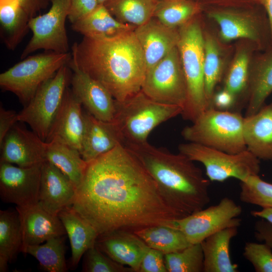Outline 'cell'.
I'll return each instance as SVG.
<instances>
[{"label":"cell","instance_id":"484cf974","mask_svg":"<svg viewBox=\"0 0 272 272\" xmlns=\"http://www.w3.org/2000/svg\"><path fill=\"white\" fill-rule=\"evenodd\" d=\"M72 28L84 37L102 39L132 31L136 27L119 21L104 5H100L89 15L72 24Z\"/></svg>","mask_w":272,"mask_h":272},{"label":"cell","instance_id":"4316f807","mask_svg":"<svg viewBox=\"0 0 272 272\" xmlns=\"http://www.w3.org/2000/svg\"><path fill=\"white\" fill-rule=\"evenodd\" d=\"M272 93V47L250 70L246 116L257 112Z\"/></svg>","mask_w":272,"mask_h":272},{"label":"cell","instance_id":"7a4b0ae2","mask_svg":"<svg viewBox=\"0 0 272 272\" xmlns=\"http://www.w3.org/2000/svg\"><path fill=\"white\" fill-rule=\"evenodd\" d=\"M133 31L102 39L84 37L72 46V58L78 67L101 83L118 102L141 90L147 72Z\"/></svg>","mask_w":272,"mask_h":272},{"label":"cell","instance_id":"cb8c5ba5","mask_svg":"<svg viewBox=\"0 0 272 272\" xmlns=\"http://www.w3.org/2000/svg\"><path fill=\"white\" fill-rule=\"evenodd\" d=\"M57 215L64 227L71 244L70 266L72 269H75L86 251L95 245L99 234L72 206L62 210Z\"/></svg>","mask_w":272,"mask_h":272},{"label":"cell","instance_id":"d4e9b609","mask_svg":"<svg viewBox=\"0 0 272 272\" xmlns=\"http://www.w3.org/2000/svg\"><path fill=\"white\" fill-rule=\"evenodd\" d=\"M238 233V227H229L209 236L201 242L203 253V271L237 272L231 260L230 246Z\"/></svg>","mask_w":272,"mask_h":272},{"label":"cell","instance_id":"4fadbf2b","mask_svg":"<svg viewBox=\"0 0 272 272\" xmlns=\"http://www.w3.org/2000/svg\"><path fill=\"white\" fill-rule=\"evenodd\" d=\"M42 163L22 167L1 161L0 196L2 200L15 204L19 207L38 203Z\"/></svg>","mask_w":272,"mask_h":272},{"label":"cell","instance_id":"6da1fadb","mask_svg":"<svg viewBox=\"0 0 272 272\" xmlns=\"http://www.w3.org/2000/svg\"><path fill=\"white\" fill-rule=\"evenodd\" d=\"M72 207L99 234L170 226L182 218L168 205L154 179L123 145L88 163Z\"/></svg>","mask_w":272,"mask_h":272},{"label":"cell","instance_id":"277c9868","mask_svg":"<svg viewBox=\"0 0 272 272\" xmlns=\"http://www.w3.org/2000/svg\"><path fill=\"white\" fill-rule=\"evenodd\" d=\"M177 48L187 88L186 101L181 115L184 120L193 122L212 108L205 92V38L197 22L190 21L181 27Z\"/></svg>","mask_w":272,"mask_h":272},{"label":"cell","instance_id":"30bf717a","mask_svg":"<svg viewBox=\"0 0 272 272\" xmlns=\"http://www.w3.org/2000/svg\"><path fill=\"white\" fill-rule=\"evenodd\" d=\"M141 91L157 102L177 105L183 110L187 88L177 46L147 69Z\"/></svg>","mask_w":272,"mask_h":272},{"label":"cell","instance_id":"e575fe53","mask_svg":"<svg viewBox=\"0 0 272 272\" xmlns=\"http://www.w3.org/2000/svg\"><path fill=\"white\" fill-rule=\"evenodd\" d=\"M223 74L220 50L215 40L210 36L205 38V59L203 65L205 92L211 107L216 85Z\"/></svg>","mask_w":272,"mask_h":272},{"label":"cell","instance_id":"5bb4252c","mask_svg":"<svg viewBox=\"0 0 272 272\" xmlns=\"http://www.w3.org/2000/svg\"><path fill=\"white\" fill-rule=\"evenodd\" d=\"M67 64L73 72L71 89L87 112L99 120L113 121L116 100L111 94L101 83L81 70L72 57Z\"/></svg>","mask_w":272,"mask_h":272},{"label":"cell","instance_id":"8d00e7d4","mask_svg":"<svg viewBox=\"0 0 272 272\" xmlns=\"http://www.w3.org/2000/svg\"><path fill=\"white\" fill-rule=\"evenodd\" d=\"M240 199L244 203L272 208V183L251 175L240 181Z\"/></svg>","mask_w":272,"mask_h":272},{"label":"cell","instance_id":"8992f818","mask_svg":"<svg viewBox=\"0 0 272 272\" xmlns=\"http://www.w3.org/2000/svg\"><path fill=\"white\" fill-rule=\"evenodd\" d=\"M182 108L157 102L141 90L122 102L116 101L113 121L123 138V144L148 142V138L157 126L181 115Z\"/></svg>","mask_w":272,"mask_h":272},{"label":"cell","instance_id":"f546056e","mask_svg":"<svg viewBox=\"0 0 272 272\" xmlns=\"http://www.w3.org/2000/svg\"><path fill=\"white\" fill-rule=\"evenodd\" d=\"M30 19L16 0H0L1 36L8 49L14 50L24 38Z\"/></svg>","mask_w":272,"mask_h":272},{"label":"cell","instance_id":"74e56055","mask_svg":"<svg viewBox=\"0 0 272 272\" xmlns=\"http://www.w3.org/2000/svg\"><path fill=\"white\" fill-rule=\"evenodd\" d=\"M249 57L245 50L236 55L227 74L224 89L238 98L244 92H247L249 78Z\"/></svg>","mask_w":272,"mask_h":272},{"label":"cell","instance_id":"d590c367","mask_svg":"<svg viewBox=\"0 0 272 272\" xmlns=\"http://www.w3.org/2000/svg\"><path fill=\"white\" fill-rule=\"evenodd\" d=\"M168 272L203 271V253L201 243L191 244L179 251L165 255Z\"/></svg>","mask_w":272,"mask_h":272},{"label":"cell","instance_id":"7dc6e473","mask_svg":"<svg viewBox=\"0 0 272 272\" xmlns=\"http://www.w3.org/2000/svg\"><path fill=\"white\" fill-rule=\"evenodd\" d=\"M205 2L222 6H242L257 4L256 0H204Z\"/></svg>","mask_w":272,"mask_h":272},{"label":"cell","instance_id":"9a60e30c","mask_svg":"<svg viewBox=\"0 0 272 272\" xmlns=\"http://www.w3.org/2000/svg\"><path fill=\"white\" fill-rule=\"evenodd\" d=\"M46 144L33 131L16 123L0 145L1 161L22 167L41 164L46 161Z\"/></svg>","mask_w":272,"mask_h":272},{"label":"cell","instance_id":"44dd1931","mask_svg":"<svg viewBox=\"0 0 272 272\" xmlns=\"http://www.w3.org/2000/svg\"><path fill=\"white\" fill-rule=\"evenodd\" d=\"M85 130L80 154L87 163L123 145V138L114 121L97 119L84 112Z\"/></svg>","mask_w":272,"mask_h":272},{"label":"cell","instance_id":"836d02e7","mask_svg":"<svg viewBox=\"0 0 272 272\" xmlns=\"http://www.w3.org/2000/svg\"><path fill=\"white\" fill-rule=\"evenodd\" d=\"M200 10V3L192 0H159L153 18L176 29L191 21Z\"/></svg>","mask_w":272,"mask_h":272},{"label":"cell","instance_id":"b9f144b4","mask_svg":"<svg viewBox=\"0 0 272 272\" xmlns=\"http://www.w3.org/2000/svg\"><path fill=\"white\" fill-rule=\"evenodd\" d=\"M100 5L98 0H71L67 18L73 24L89 15Z\"/></svg>","mask_w":272,"mask_h":272},{"label":"cell","instance_id":"5b68a950","mask_svg":"<svg viewBox=\"0 0 272 272\" xmlns=\"http://www.w3.org/2000/svg\"><path fill=\"white\" fill-rule=\"evenodd\" d=\"M244 119L238 112L212 107L201 113L191 125L184 127L181 134L188 142L237 154L247 150Z\"/></svg>","mask_w":272,"mask_h":272},{"label":"cell","instance_id":"7402d4cb","mask_svg":"<svg viewBox=\"0 0 272 272\" xmlns=\"http://www.w3.org/2000/svg\"><path fill=\"white\" fill-rule=\"evenodd\" d=\"M82 106L72 89L67 87L61 108L46 142L55 139L80 153L85 130L84 112Z\"/></svg>","mask_w":272,"mask_h":272},{"label":"cell","instance_id":"52a82bcc","mask_svg":"<svg viewBox=\"0 0 272 272\" xmlns=\"http://www.w3.org/2000/svg\"><path fill=\"white\" fill-rule=\"evenodd\" d=\"M72 53L49 51L28 56L0 74V87L26 106L39 88L69 63Z\"/></svg>","mask_w":272,"mask_h":272},{"label":"cell","instance_id":"ee69618b","mask_svg":"<svg viewBox=\"0 0 272 272\" xmlns=\"http://www.w3.org/2000/svg\"><path fill=\"white\" fill-rule=\"evenodd\" d=\"M18 113L12 110L5 109L2 105L0 107V145L10 130L16 124Z\"/></svg>","mask_w":272,"mask_h":272},{"label":"cell","instance_id":"60d3db41","mask_svg":"<svg viewBox=\"0 0 272 272\" xmlns=\"http://www.w3.org/2000/svg\"><path fill=\"white\" fill-rule=\"evenodd\" d=\"M139 272H167L165 254L149 247L142 258Z\"/></svg>","mask_w":272,"mask_h":272},{"label":"cell","instance_id":"d6986e66","mask_svg":"<svg viewBox=\"0 0 272 272\" xmlns=\"http://www.w3.org/2000/svg\"><path fill=\"white\" fill-rule=\"evenodd\" d=\"M16 209L21 224L22 250L28 245L40 244L52 238L66 234L58 215L48 212L38 203L25 207L16 206Z\"/></svg>","mask_w":272,"mask_h":272},{"label":"cell","instance_id":"9c48e42d","mask_svg":"<svg viewBox=\"0 0 272 272\" xmlns=\"http://www.w3.org/2000/svg\"><path fill=\"white\" fill-rule=\"evenodd\" d=\"M178 149L191 161L201 163L211 181L230 178L241 181L260 171L259 159L247 150L231 154L192 142L180 144Z\"/></svg>","mask_w":272,"mask_h":272},{"label":"cell","instance_id":"83f0119b","mask_svg":"<svg viewBox=\"0 0 272 272\" xmlns=\"http://www.w3.org/2000/svg\"><path fill=\"white\" fill-rule=\"evenodd\" d=\"M23 234L19 213L16 209L0 211V271L8 270L22 252Z\"/></svg>","mask_w":272,"mask_h":272},{"label":"cell","instance_id":"ab89813d","mask_svg":"<svg viewBox=\"0 0 272 272\" xmlns=\"http://www.w3.org/2000/svg\"><path fill=\"white\" fill-rule=\"evenodd\" d=\"M256 272H272V249L265 243L248 242L243 253Z\"/></svg>","mask_w":272,"mask_h":272},{"label":"cell","instance_id":"bcb514c9","mask_svg":"<svg viewBox=\"0 0 272 272\" xmlns=\"http://www.w3.org/2000/svg\"><path fill=\"white\" fill-rule=\"evenodd\" d=\"M31 18L36 16L37 13L46 9L50 0H16Z\"/></svg>","mask_w":272,"mask_h":272},{"label":"cell","instance_id":"603a6c76","mask_svg":"<svg viewBox=\"0 0 272 272\" xmlns=\"http://www.w3.org/2000/svg\"><path fill=\"white\" fill-rule=\"evenodd\" d=\"M243 137L248 151L259 159L272 160V102L244 117Z\"/></svg>","mask_w":272,"mask_h":272},{"label":"cell","instance_id":"7c38bea8","mask_svg":"<svg viewBox=\"0 0 272 272\" xmlns=\"http://www.w3.org/2000/svg\"><path fill=\"white\" fill-rule=\"evenodd\" d=\"M50 3L47 13L30 19L29 26L33 35L21 54V59L41 49L56 53L69 52L65 23L71 0H50Z\"/></svg>","mask_w":272,"mask_h":272},{"label":"cell","instance_id":"7bdbcfd3","mask_svg":"<svg viewBox=\"0 0 272 272\" xmlns=\"http://www.w3.org/2000/svg\"><path fill=\"white\" fill-rule=\"evenodd\" d=\"M237 102L235 96L229 91L223 89L214 94L212 99V106L219 110L231 111Z\"/></svg>","mask_w":272,"mask_h":272},{"label":"cell","instance_id":"1f68e13d","mask_svg":"<svg viewBox=\"0 0 272 272\" xmlns=\"http://www.w3.org/2000/svg\"><path fill=\"white\" fill-rule=\"evenodd\" d=\"M159 0H107L104 5L119 21L135 27L153 18Z\"/></svg>","mask_w":272,"mask_h":272},{"label":"cell","instance_id":"ffe728a7","mask_svg":"<svg viewBox=\"0 0 272 272\" xmlns=\"http://www.w3.org/2000/svg\"><path fill=\"white\" fill-rule=\"evenodd\" d=\"M133 32L142 48L147 70L177 46L179 31L154 18L136 27Z\"/></svg>","mask_w":272,"mask_h":272},{"label":"cell","instance_id":"f907efd6","mask_svg":"<svg viewBox=\"0 0 272 272\" xmlns=\"http://www.w3.org/2000/svg\"><path fill=\"white\" fill-rule=\"evenodd\" d=\"M107 0H98L100 5H103Z\"/></svg>","mask_w":272,"mask_h":272},{"label":"cell","instance_id":"f35d334b","mask_svg":"<svg viewBox=\"0 0 272 272\" xmlns=\"http://www.w3.org/2000/svg\"><path fill=\"white\" fill-rule=\"evenodd\" d=\"M82 271L84 272H133L127 266L118 263L109 257L95 245L84 254Z\"/></svg>","mask_w":272,"mask_h":272},{"label":"cell","instance_id":"c3c4849f","mask_svg":"<svg viewBox=\"0 0 272 272\" xmlns=\"http://www.w3.org/2000/svg\"><path fill=\"white\" fill-rule=\"evenodd\" d=\"M256 2L263 8L267 16L272 41V0H256Z\"/></svg>","mask_w":272,"mask_h":272},{"label":"cell","instance_id":"3957f363","mask_svg":"<svg viewBox=\"0 0 272 272\" xmlns=\"http://www.w3.org/2000/svg\"><path fill=\"white\" fill-rule=\"evenodd\" d=\"M123 146L154 179L168 205L182 218L204 209L210 202V181L186 156L155 147L148 142Z\"/></svg>","mask_w":272,"mask_h":272},{"label":"cell","instance_id":"ba28073f","mask_svg":"<svg viewBox=\"0 0 272 272\" xmlns=\"http://www.w3.org/2000/svg\"><path fill=\"white\" fill-rule=\"evenodd\" d=\"M68 64L61 66L37 90L18 115L43 141L48 139L62 104L72 74Z\"/></svg>","mask_w":272,"mask_h":272},{"label":"cell","instance_id":"8fae6325","mask_svg":"<svg viewBox=\"0 0 272 272\" xmlns=\"http://www.w3.org/2000/svg\"><path fill=\"white\" fill-rule=\"evenodd\" d=\"M242 212L240 205L225 197L216 205L174 220L171 226L180 230L190 244L200 243L222 230L239 227Z\"/></svg>","mask_w":272,"mask_h":272},{"label":"cell","instance_id":"2e32d148","mask_svg":"<svg viewBox=\"0 0 272 272\" xmlns=\"http://www.w3.org/2000/svg\"><path fill=\"white\" fill-rule=\"evenodd\" d=\"M95 245L109 257L139 272L142 258L149 247L133 232L116 230L99 234Z\"/></svg>","mask_w":272,"mask_h":272},{"label":"cell","instance_id":"d6a6232c","mask_svg":"<svg viewBox=\"0 0 272 272\" xmlns=\"http://www.w3.org/2000/svg\"><path fill=\"white\" fill-rule=\"evenodd\" d=\"M64 235L48 239L43 244L28 245L22 252L35 258L44 271L65 272L67 271L65 258Z\"/></svg>","mask_w":272,"mask_h":272},{"label":"cell","instance_id":"ac0fdd59","mask_svg":"<svg viewBox=\"0 0 272 272\" xmlns=\"http://www.w3.org/2000/svg\"><path fill=\"white\" fill-rule=\"evenodd\" d=\"M220 27V36L224 41L245 38L262 43L264 30L262 20L253 13L230 8H214L208 13Z\"/></svg>","mask_w":272,"mask_h":272},{"label":"cell","instance_id":"f1b7e54d","mask_svg":"<svg viewBox=\"0 0 272 272\" xmlns=\"http://www.w3.org/2000/svg\"><path fill=\"white\" fill-rule=\"evenodd\" d=\"M46 143V161L60 170L77 188L84 178L88 163L78 150L57 139Z\"/></svg>","mask_w":272,"mask_h":272},{"label":"cell","instance_id":"e0dca14e","mask_svg":"<svg viewBox=\"0 0 272 272\" xmlns=\"http://www.w3.org/2000/svg\"><path fill=\"white\" fill-rule=\"evenodd\" d=\"M76 191V186L60 170L47 161L42 163L38 202L42 208L57 215L72 206Z\"/></svg>","mask_w":272,"mask_h":272},{"label":"cell","instance_id":"f6af8a7d","mask_svg":"<svg viewBox=\"0 0 272 272\" xmlns=\"http://www.w3.org/2000/svg\"><path fill=\"white\" fill-rule=\"evenodd\" d=\"M254 236L257 240L264 242L272 249V223L263 219L256 221Z\"/></svg>","mask_w":272,"mask_h":272},{"label":"cell","instance_id":"4dcf8cb0","mask_svg":"<svg viewBox=\"0 0 272 272\" xmlns=\"http://www.w3.org/2000/svg\"><path fill=\"white\" fill-rule=\"evenodd\" d=\"M150 248L165 255L181 250L190 244L178 229L166 225H155L133 231Z\"/></svg>","mask_w":272,"mask_h":272},{"label":"cell","instance_id":"681fc988","mask_svg":"<svg viewBox=\"0 0 272 272\" xmlns=\"http://www.w3.org/2000/svg\"><path fill=\"white\" fill-rule=\"evenodd\" d=\"M251 214L256 218L264 219L272 223V208H262L259 211H254Z\"/></svg>","mask_w":272,"mask_h":272}]
</instances>
